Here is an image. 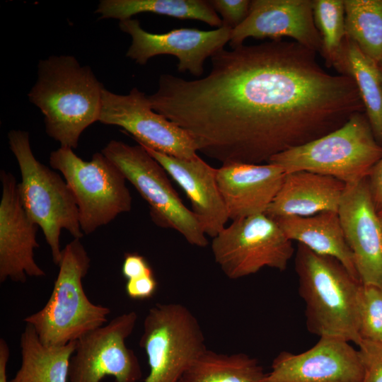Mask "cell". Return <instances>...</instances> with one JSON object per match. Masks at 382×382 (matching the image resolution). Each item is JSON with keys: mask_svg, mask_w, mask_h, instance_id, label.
Masks as SVG:
<instances>
[{"mask_svg": "<svg viewBox=\"0 0 382 382\" xmlns=\"http://www.w3.org/2000/svg\"><path fill=\"white\" fill-rule=\"evenodd\" d=\"M332 66L354 81L371 130L382 146V76L378 63L346 36Z\"/></svg>", "mask_w": 382, "mask_h": 382, "instance_id": "obj_22", "label": "cell"}, {"mask_svg": "<svg viewBox=\"0 0 382 382\" xmlns=\"http://www.w3.org/2000/svg\"><path fill=\"white\" fill-rule=\"evenodd\" d=\"M313 14L322 40L320 54L332 66L346 37L344 0H313Z\"/></svg>", "mask_w": 382, "mask_h": 382, "instance_id": "obj_27", "label": "cell"}, {"mask_svg": "<svg viewBox=\"0 0 382 382\" xmlns=\"http://www.w3.org/2000/svg\"><path fill=\"white\" fill-rule=\"evenodd\" d=\"M359 332L361 340L382 342L381 286L361 284L359 301Z\"/></svg>", "mask_w": 382, "mask_h": 382, "instance_id": "obj_28", "label": "cell"}, {"mask_svg": "<svg viewBox=\"0 0 382 382\" xmlns=\"http://www.w3.org/2000/svg\"><path fill=\"white\" fill-rule=\"evenodd\" d=\"M363 376L359 349L345 340L321 337L303 352H281L262 382H361Z\"/></svg>", "mask_w": 382, "mask_h": 382, "instance_id": "obj_14", "label": "cell"}, {"mask_svg": "<svg viewBox=\"0 0 382 382\" xmlns=\"http://www.w3.org/2000/svg\"><path fill=\"white\" fill-rule=\"evenodd\" d=\"M99 122L123 128L139 144L179 158L197 156V146L185 129L152 108L149 96L137 88L127 95L104 88Z\"/></svg>", "mask_w": 382, "mask_h": 382, "instance_id": "obj_12", "label": "cell"}, {"mask_svg": "<svg viewBox=\"0 0 382 382\" xmlns=\"http://www.w3.org/2000/svg\"><path fill=\"white\" fill-rule=\"evenodd\" d=\"M146 201L158 226L180 233L191 245L206 247V234L192 210L183 202L163 166L141 145L111 140L101 151Z\"/></svg>", "mask_w": 382, "mask_h": 382, "instance_id": "obj_8", "label": "cell"}, {"mask_svg": "<svg viewBox=\"0 0 382 382\" xmlns=\"http://www.w3.org/2000/svg\"><path fill=\"white\" fill-rule=\"evenodd\" d=\"M211 248L215 262L231 279L265 267L284 271L294 253L292 241L265 214L232 221L213 238Z\"/></svg>", "mask_w": 382, "mask_h": 382, "instance_id": "obj_10", "label": "cell"}, {"mask_svg": "<svg viewBox=\"0 0 382 382\" xmlns=\"http://www.w3.org/2000/svg\"><path fill=\"white\" fill-rule=\"evenodd\" d=\"M381 156L382 146L361 112L334 131L281 152L268 163L279 166L285 173L310 171L350 185L366 178Z\"/></svg>", "mask_w": 382, "mask_h": 382, "instance_id": "obj_6", "label": "cell"}, {"mask_svg": "<svg viewBox=\"0 0 382 382\" xmlns=\"http://www.w3.org/2000/svg\"><path fill=\"white\" fill-rule=\"evenodd\" d=\"M282 37L320 54L322 40L313 20L312 0L250 1L249 13L231 30L229 44L235 48L249 37L274 40Z\"/></svg>", "mask_w": 382, "mask_h": 382, "instance_id": "obj_17", "label": "cell"}, {"mask_svg": "<svg viewBox=\"0 0 382 382\" xmlns=\"http://www.w3.org/2000/svg\"><path fill=\"white\" fill-rule=\"evenodd\" d=\"M122 274L129 280L154 274V272L144 256L136 253H127L125 255L122 265Z\"/></svg>", "mask_w": 382, "mask_h": 382, "instance_id": "obj_32", "label": "cell"}, {"mask_svg": "<svg viewBox=\"0 0 382 382\" xmlns=\"http://www.w3.org/2000/svg\"><path fill=\"white\" fill-rule=\"evenodd\" d=\"M0 179V282L9 279L25 283L28 277H45L44 270L34 259V250L39 248L38 226L23 207L13 175L2 170Z\"/></svg>", "mask_w": 382, "mask_h": 382, "instance_id": "obj_16", "label": "cell"}, {"mask_svg": "<svg viewBox=\"0 0 382 382\" xmlns=\"http://www.w3.org/2000/svg\"><path fill=\"white\" fill-rule=\"evenodd\" d=\"M346 185L328 175L301 170L286 173L265 214L275 219L337 212Z\"/></svg>", "mask_w": 382, "mask_h": 382, "instance_id": "obj_20", "label": "cell"}, {"mask_svg": "<svg viewBox=\"0 0 382 382\" xmlns=\"http://www.w3.org/2000/svg\"><path fill=\"white\" fill-rule=\"evenodd\" d=\"M10 357L9 346L3 338L0 339V382H8L6 376L7 364Z\"/></svg>", "mask_w": 382, "mask_h": 382, "instance_id": "obj_34", "label": "cell"}, {"mask_svg": "<svg viewBox=\"0 0 382 382\" xmlns=\"http://www.w3.org/2000/svg\"><path fill=\"white\" fill-rule=\"evenodd\" d=\"M213 8L222 17V25L231 29L239 25L248 16L250 1L248 0H211Z\"/></svg>", "mask_w": 382, "mask_h": 382, "instance_id": "obj_30", "label": "cell"}, {"mask_svg": "<svg viewBox=\"0 0 382 382\" xmlns=\"http://www.w3.org/2000/svg\"><path fill=\"white\" fill-rule=\"evenodd\" d=\"M265 374L259 361L246 354H222L207 349L178 382H262Z\"/></svg>", "mask_w": 382, "mask_h": 382, "instance_id": "obj_25", "label": "cell"}, {"mask_svg": "<svg viewBox=\"0 0 382 382\" xmlns=\"http://www.w3.org/2000/svg\"><path fill=\"white\" fill-rule=\"evenodd\" d=\"M145 149L186 194L205 234L217 236L228 216L217 185L216 168L199 156L183 159Z\"/></svg>", "mask_w": 382, "mask_h": 382, "instance_id": "obj_19", "label": "cell"}, {"mask_svg": "<svg viewBox=\"0 0 382 382\" xmlns=\"http://www.w3.org/2000/svg\"><path fill=\"white\" fill-rule=\"evenodd\" d=\"M316 54L282 40L223 48L206 76L162 74L149 100L208 157L222 164L268 163L364 112L354 81L328 74Z\"/></svg>", "mask_w": 382, "mask_h": 382, "instance_id": "obj_1", "label": "cell"}, {"mask_svg": "<svg viewBox=\"0 0 382 382\" xmlns=\"http://www.w3.org/2000/svg\"><path fill=\"white\" fill-rule=\"evenodd\" d=\"M367 180L373 203L378 212L382 209V156L370 170Z\"/></svg>", "mask_w": 382, "mask_h": 382, "instance_id": "obj_33", "label": "cell"}, {"mask_svg": "<svg viewBox=\"0 0 382 382\" xmlns=\"http://www.w3.org/2000/svg\"><path fill=\"white\" fill-rule=\"evenodd\" d=\"M137 320V313L131 311L77 340L68 382H100L107 376L114 382L139 381L142 377L139 359L125 344Z\"/></svg>", "mask_w": 382, "mask_h": 382, "instance_id": "obj_11", "label": "cell"}, {"mask_svg": "<svg viewBox=\"0 0 382 382\" xmlns=\"http://www.w3.org/2000/svg\"><path fill=\"white\" fill-rule=\"evenodd\" d=\"M378 218H379V220H380L381 224V226H382V209H380V210L378 212Z\"/></svg>", "mask_w": 382, "mask_h": 382, "instance_id": "obj_35", "label": "cell"}, {"mask_svg": "<svg viewBox=\"0 0 382 382\" xmlns=\"http://www.w3.org/2000/svg\"><path fill=\"white\" fill-rule=\"evenodd\" d=\"M139 346L149 367L144 382H178L205 349L201 326L195 315L180 303H156L143 323Z\"/></svg>", "mask_w": 382, "mask_h": 382, "instance_id": "obj_9", "label": "cell"}, {"mask_svg": "<svg viewBox=\"0 0 382 382\" xmlns=\"http://www.w3.org/2000/svg\"><path fill=\"white\" fill-rule=\"evenodd\" d=\"M144 12L197 20L217 28L223 25L209 1L204 0H101L96 11L100 18H115L120 21Z\"/></svg>", "mask_w": 382, "mask_h": 382, "instance_id": "obj_24", "label": "cell"}, {"mask_svg": "<svg viewBox=\"0 0 382 382\" xmlns=\"http://www.w3.org/2000/svg\"><path fill=\"white\" fill-rule=\"evenodd\" d=\"M295 268L308 331L358 345L361 282L336 259L299 243Z\"/></svg>", "mask_w": 382, "mask_h": 382, "instance_id": "obj_3", "label": "cell"}, {"mask_svg": "<svg viewBox=\"0 0 382 382\" xmlns=\"http://www.w3.org/2000/svg\"><path fill=\"white\" fill-rule=\"evenodd\" d=\"M91 259L79 238H74L62 251L59 272L47 303L23 319L35 328L47 346H62L104 325L110 309L93 303L86 296L83 279Z\"/></svg>", "mask_w": 382, "mask_h": 382, "instance_id": "obj_4", "label": "cell"}, {"mask_svg": "<svg viewBox=\"0 0 382 382\" xmlns=\"http://www.w3.org/2000/svg\"><path fill=\"white\" fill-rule=\"evenodd\" d=\"M25 324L20 337L21 364L8 382H68L76 341L62 346L45 345L33 326Z\"/></svg>", "mask_w": 382, "mask_h": 382, "instance_id": "obj_23", "label": "cell"}, {"mask_svg": "<svg viewBox=\"0 0 382 382\" xmlns=\"http://www.w3.org/2000/svg\"><path fill=\"white\" fill-rule=\"evenodd\" d=\"M119 25L132 38L126 55L137 64L144 65L154 56L170 54L178 60V71H189L197 77L204 72L206 59L230 41L232 30L222 25L212 30L179 28L156 34L146 31L138 20L132 18L120 21Z\"/></svg>", "mask_w": 382, "mask_h": 382, "instance_id": "obj_13", "label": "cell"}, {"mask_svg": "<svg viewBox=\"0 0 382 382\" xmlns=\"http://www.w3.org/2000/svg\"><path fill=\"white\" fill-rule=\"evenodd\" d=\"M357 346L364 366L361 382H382V342L361 340Z\"/></svg>", "mask_w": 382, "mask_h": 382, "instance_id": "obj_29", "label": "cell"}, {"mask_svg": "<svg viewBox=\"0 0 382 382\" xmlns=\"http://www.w3.org/2000/svg\"><path fill=\"white\" fill-rule=\"evenodd\" d=\"M158 288V282L154 274H147L127 280L125 292L134 300H146L152 298Z\"/></svg>", "mask_w": 382, "mask_h": 382, "instance_id": "obj_31", "label": "cell"}, {"mask_svg": "<svg viewBox=\"0 0 382 382\" xmlns=\"http://www.w3.org/2000/svg\"><path fill=\"white\" fill-rule=\"evenodd\" d=\"M273 219L289 240L298 242L318 255L336 259L359 280L337 212H324L309 216Z\"/></svg>", "mask_w": 382, "mask_h": 382, "instance_id": "obj_21", "label": "cell"}, {"mask_svg": "<svg viewBox=\"0 0 382 382\" xmlns=\"http://www.w3.org/2000/svg\"><path fill=\"white\" fill-rule=\"evenodd\" d=\"M104 88L73 56H50L40 61L28 98L43 114L47 134L73 149L83 132L99 121Z\"/></svg>", "mask_w": 382, "mask_h": 382, "instance_id": "obj_2", "label": "cell"}, {"mask_svg": "<svg viewBox=\"0 0 382 382\" xmlns=\"http://www.w3.org/2000/svg\"><path fill=\"white\" fill-rule=\"evenodd\" d=\"M337 213L359 281L382 286V226L367 178L346 185Z\"/></svg>", "mask_w": 382, "mask_h": 382, "instance_id": "obj_15", "label": "cell"}, {"mask_svg": "<svg viewBox=\"0 0 382 382\" xmlns=\"http://www.w3.org/2000/svg\"><path fill=\"white\" fill-rule=\"evenodd\" d=\"M8 139L21 174V182L18 184L21 203L43 231L52 261L58 265L62 251V230L68 231L74 238L81 239L83 236L76 199L65 180L36 159L27 132L11 130Z\"/></svg>", "mask_w": 382, "mask_h": 382, "instance_id": "obj_5", "label": "cell"}, {"mask_svg": "<svg viewBox=\"0 0 382 382\" xmlns=\"http://www.w3.org/2000/svg\"><path fill=\"white\" fill-rule=\"evenodd\" d=\"M50 164L62 173L74 196L83 233L90 234L130 211L132 197L127 180L102 152L86 161L72 149L60 146L50 154Z\"/></svg>", "mask_w": 382, "mask_h": 382, "instance_id": "obj_7", "label": "cell"}, {"mask_svg": "<svg viewBox=\"0 0 382 382\" xmlns=\"http://www.w3.org/2000/svg\"><path fill=\"white\" fill-rule=\"evenodd\" d=\"M378 67H379V69L382 76V59L378 62Z\"/></svg>", "mask_w": 382, "mask_h": 382, "instance_id": "obj_36", "label": "cell"}, {"mask_svg": "<svg viewBox=\"0 0 382 382\" xmlns=\"http://www.w3.org/2000/svg\"><path fill=\"white\" fill-rule=\"evenodd\" d=\"M285 174L271 163H228L216 168L217 185L228 219L265 214Z\"/></svg>", "mask_w": 382, "mask_h": 382, "instance_id": "obj_18", "label": "cell"}, {"mask_svg": "<svg viewBox=\"0 0 382 382\" xmlns=\"http://www.w3.org/2000/svg\"><path fill=\"white\" fill-rule=\"evenodd\" d=\"M346 36L376 63L382 59V0H344Z\"/></svg>", "mask_w": 382, "mask_h": 382, "instance_id": "obj_26", "label": "cell"}]
</instances>
